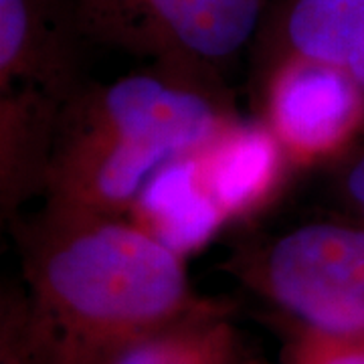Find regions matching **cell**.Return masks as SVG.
Returning a JSON list of instances; mask_svg holds the SVG:
<instances>
[{
  "instance_id": "obj_1",
  "label": "cell",
  "mask_w": 364,
  "mask_h": 364,
  "mask_svg": "<svg viewBox=\"0 0 364 364\" xmlns=\"http://www.w3.org/2000/svg\"><path fill=\"white\" fill-rule=\"evenodd\" d=\"M23 289L2 294L0 364H100L205 310L186 259L128 217L45 203L13 229Z\"/></svg>"
},
{
  "instance_id": "obj_2",
  "label": "cell",
  "mask_w": 364,
  "mask_h": 364,
  "mask_svg": "<svg viewBox=\"0 0 364 364\" xmlns=\"http://www.w3.org/2000/svg\"><path fill=\"white\" fill-rule=\"evenodd\" d=\"M239 117L223 73L207 67L150 61L87 81L61 112L43 198L128 217L154 172L198 154Z\"/></svg>"
},
{
  "instance_id": "obj_3",
  "label": "cell",
  "mask_w": 364,
  "mask_h": 364,
  "mask_svg": "<svg viewBox=\"0 0 364 364\" xmlns=\"http://www.w3.org/2000/svg\"><path fill=\"white\" fill-rule=\"evenodd\" d=\"M223 267L294 330L364 340V223H304L237 251Z\"/></svg>"
},
{
  "instance_id": "obj_4",
  "label": "cell",
  "mask_w": 364,
  "mask_h": 364,
  "mask_svg": "<svg viewBox=\"0 0 364 364\" xmlns=\"http://www.w3.org/2000/svg\"><path fill=\"white\" fill-rule=\"evenodd\" d=\"M91 45L223 73L255 41L269 0H69Z\"/></svg>"
},
{
  "instance_id": "obj_5",
  "label": "cell",
  "mask_w": 364,
  "mask_h": 364,
  "mask_svg": "<svg viewBox=\"0 0 364 364\" xmlns=\"http://www.w3.org/2000/svg\"><path fill=\"white\" fill-rule=\"evenodd\" d=\"M259 73L261 119L296 168L340 162L364 140V93L342 71L289 55Z\"/></svg>"
},
{
  "instance_id": "obj_6",
  "label": "cell",
  "mask_w": 364,
  "mask_h": 364,
  "mask_svg": "<svg viewBox=\"0 0 364 364\" xmlns=\"http://www.w3.org/2000/svg\"><path fill=\"white\" fill-rule=\"evenodd\" d=\"M85 43L69 0H0V91H33L67 105L87 83Z\"/></svg>"
},
{
  "instance_id": "obj_7",
  "label": "cell",
  "mask_w": 364,
  "mask_h": 364,
  "mask_svg": "<svg viewBox=\"0 0 364 364\" xmlns=\"http://www.w3.org/2000/svg\"><path fill=\"white\" fill-rule=\"evenodd\" d=\"M259 69L289 55L342 71L364 93V0H275L257 33Z\"/></svg>"
},
{
  "instance_id": "obj_8",
  "label": "cell",
  "mask_w": 364,
  "mask_h": 364,
  "mask_svg": "<svg viewBox=\"0 0 364 364\" xmlns=\"http://www.w3.org/2000/svg\"><path fill=\"white\" fill-rule=\"evenodd\" d=\"M208 188L227 221H243L273 203L294 162L263 119L239 117L198 152Z\"/></svg>"
},
{
  "instance_id": "obj_9",
  "label": "cell",
  "mask_w": 364,
  "mask_h": 364,
  "mask_svg": "<svg viewBox=\"0 0 364 364\" xmlns=\"http://www.w3.org/2000/svg\"><path fill=\"white\" fill-rule=\"evenodd\" d=\"M128 219L184 259L207 247L229 223L208 188L198 154L176 158L154 172Z\"/></svg>"
},
{
  "instance_id": "obj_10",
  "label": "cell",
  "mask_w": 364,
  "mask_h": 364,
  "mask_svg": "<svg viewBox=\"0 0 364 364\" xmlns=\"http://www.w3.org/2000/svg\"><path fill=\"white\" fill-rule=\"evenodd\" d=\"M229 314V306L215 301L122 344L100 364H239V338Z\"/></svg>"
},
{
  "instance_id": "obj_11",
  "label": "cell",
  "mask_w": 364,
  "mask_h": 364,
  "mask_svg": "<svg viewBox=\"0 0 364 364\" xmlns=\"http://www.w3.org/2000/svg\"><path fill=\"white\" fill-rule=\"evenodd\" d=\"M289 360L291 364H364V340L330 338L294 330Z\"/></svg>"
},
{
  "instance_id": "obj_12",
  "label": "cell",
  "mask_w": 364,
  "mask_h": 364,
  "mask_svg": "<svg viewBox=\"0 0 364 364\" xmlns=\"http://www.w3.org/2000/svg\"><path fill=\"white\" fill-rule=\"evenodd\" d=\"M336 195L350 219L364 223V140L338 162Z\"/></svg>"
}]
</instances>
